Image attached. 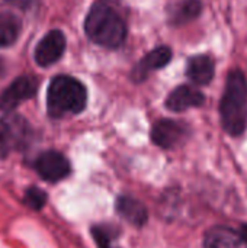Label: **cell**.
<instances>
[{"label":"cell","mask_w":247,"mask_h":248,"mask_svg":"<svg viewBox=\"0 0 247 248\" xmlns=\"http://www.w3.org/2000/svg\"><path fill=\"white\" fill-rule=\"evenodd\" d=\"M220 119L226 134L242 137L247 128V78L240 68L229 71L220 100Z\"/></svg>","instance_id":"6da1fadb"},{"label":"cell","mask_w":247,"mask_h":248,"mask_svg":"<svg viewBox=\"0 0 247 248\" xmlns=\"http://www.w3.org/2000/svg\"><path fill=\"white\" fill-rule=\"evenodd\" d=\"M84 31L95 44L111 49L119 48L127 36V26L121 16L102 0L92 4L86 16Z\"/></svg>","instance_id":"7a4b0ae2"},{"label":"cell","mask_w":247,"mask_h":248,"mask_svg":"<svg viewBox=\"0 0 247 248\" xmlns=\"http://www.w3.org/2000/svg\"><path fill=\"white\" fill-rule=\"evenodd\" d=\"M86 87L74 77L57 76L51 80L47 94V110L51 118L80 113L86 108Z\"/></svg>","instance_id":"3957f363"},{"label":"cell","mask_w":247,"mask_h":248,"mask_svg":"<svg viewBox=\"0 0 247 248\" xmlns=\"http://www.w3.org/2000/svg\"><path fill=\"white\" fill-rule=\"evenodd\" d=\"M32 137L31 125L16 113H7L0 119V157L25 148Z\"/></svg>","instance_id":"277c9868"},{"label":"cell","mask_w":247,"mask_h":248,"mask_svg":"<svg viewBox=\"0 0 247 248\" xmlns=\"http://www.w3.org/2000/svg\"><path fill=\"white\" fill-rule=\"evenodd\" d=\"M189 135V125L176 119H160L151 128V141L163 150L181 147L186 142Z\"/></svg>","instance_id":"5b68a950"},{"label":"cell","mask_w":247,"mask_h":248,"mask_svg":"<svg viewBox=\"0 0 247 248\" xmlns=\"http://www.w3.org/2000/svg\"><path fill=\"white\" fill-rule=\"evenodd\" d=\"M38 78L33 76H20L10 83L0 94V110L10 113L23 100L33 97L38 92Z\"/></svg>","instance_id":"8992f818"},{"label":"cell","mask_w":247,"mask_h":248,"mask_svg":"<svg viewBox=\"0 0 247 248\" xmlns=\"http://www.w3.org/2000/svg\"><path fill=\"white\" fill-rule=\"evenodd\" d=\"M33 167L44 180L52 182V183L66 179L71 171L68 160L61 153L54 151V150L41 153L38 158L35 160Z\"/></svg>","instance_id":"52a82bcc"},{"label":"cell","mask_w":247,"mask_h":248,"mask_svg":"<svg viewBox=\"0 0 247 248\" xmlns=\"http://www.w3.org/2000/svg\"><path fill=\"white\" fill-rule=\"evenodd\" d=\"M66 49V36L61 31L48 32L36 45L35 49V61L41 67H48L57 62Z\"/></svg>","instance_id":"ba28073f"},{"label":"cell","mask_w":247,"mask_h":248,"mask_svg":"<svg viewBox=\"0 0 247 248\" xmlns=\"http://www.w3.org/2000/svg\"><path fill=\"white\" fill-rule=\"evenodd\" d=\"M202 248H247V243L239 228L214 225L205 232Z\"/></svg>","instance_id":"9c48e42d"},{"label":"cell","mask_w":247,"mask_h":248,"mask_svg":"<svg viewBox=\"0 0 247 248\" xmlns=\"http://www.w3.org/2000/svg\"><path fill=\"white\" fill-rule=\"evenodd\" d=\"M205 103V96L194 86H178L166 99V108L172 112H185L191 108H201Z\"/></svg>","instance_id":"30bf717a"},{"label":"cell","mask_w":247,"mask_h":248,"mask_svg":"<svg viewBox=\"0 0 247 248\" xmlns=\"http://www.w3.org/2000/svg\"><path fill=\"white\" fill-rule=\"evenodd\" d=\"M172 60V49L166 45H160L150 51L132 70L134 81H144L151 71L166 67Z\"/></svg>","instance_id":"8fae6325"},{"label":"cell","mask_w":247,"mask_h":248,"mask_svg":"<svg viewBox=\"0 0 247 248\" xmlns=\"http://www.w3.org/2000/svg\"><path fill=\"white\" fill-rule=\"evenodd\" d=\"M215 74V62L207 54H198L188 60L186 76L197 86H207Z\"/></svg>","instance_id":"7c38bea8"},{"label":"cell","mask_w":247,"mask_h":248,"mask_svg":"<svg viewBox=\"0 0 247 248\" xmlns=\"http://www.w3.org/2000/svg\"><path fill=\"white\" fill-rule=\"evenodd\" d=\"M115 206H116L118 214L130 224H132L135 227H143L147 222L148 212H147L144 203L140 202L138 199H135L132 196H119L116 199Z\"/></svg>","instance_id":"4fadbf2b"},{"label":"cell","mask_w":247,"mask_h":248,"mask_svg":"<svg viewBox=\"0 0 247 248\" xmlns=\"http://www.w3.org/2000/svg\"><path fill=\"white\" fill-rule=\"evenodd\" d=\"M202 13V1L201 0H183L178 3L170 10V23L172 25H183L194 19H197Z\"/></svg>","instance_id":"5bb4252c"},{"label":"cell","mask_w":247,"mask_h":248,"mask_svg":"<svg viewBox=\"0 0 247 248\" xmlns=\"http://www.w3.org/2000/svg\"><path fill=\"white\" fill-rule=\"evenodd\" d=\"M20 32V22L10 13H0V46L12 45Z\"/></svg>","instance_id":"9a60e30c"},{"label":"cell","mask_w":247,"mask_h":248,"mask_svg":"<svg viewBox=\"0 0 247 248\" xmlns=\"http://www.w3.org/2000/svg\"><path fill=\"white\" fill-rule=\"evenodd\" d=\"M25 203L29 208L38 211V209L45 206V203H47V193L42 192L38 187H29L26 190V193H25Z\"/></svg>","instance_id":"2e32d148"},{"label":"cell","mask_w":247,"mask_h":248,"mask_svg":"<svg viewBox=\"0 0 247 248\" xmlns=\"http://www.w3.org/2000/svg\"><path fill=\"white\" fill-rule=\"evenodd\" d=\"M92 232H93V238L98 243L99 248H116L112 247V244H111L112 237H111L108 228H105V227H95Z\"/></svg>","instance_id":"e0dca14e"},{"label":"cell","mask_w":247,"mask_h":248,"mask_svg":"<svg viewBox=\"0 0 247 248\" xmlns=\"http://www.w3.org/2000/svg\"><path fill=\"white\" fill-rule=\"evenodd\" d=\"M9 3H12V4H15V6H17V7H22V9H26L29 4H31V1L32 0H7Z\"/></svg>","instance_id":"ac0fdd59"},{"label":"cell","mask_w":247,"mask_h":248,"mask_svg":"<svg viewBox=\"0 0 247 248\" xmlns=\"http://www.w3.org/2000/svg\"><path fill=\"white\" fill-rule=\"evenodd\" d=\"M239 231H240V234L243 235V238L246 240L247 243V224H242V225L239 227Z\"/></svg>","instance_id":"d6986e66"},{"label":"cell","mask_w":247,"mask_h":248,"mask_svg":"<svg viewBox=\"0 0 247 248\" xmlns=\"http://www.w3.org/2000/svg\"><path fill=\"white\" fill-rule=\"evenodd\" d=\"M4 74V62H3V60L0 58V76H3Z\"/></svg>","instance_id":"ffe728a7"}]
</instances>
